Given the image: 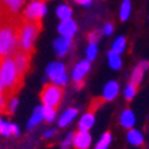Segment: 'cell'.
Returning a JSON list of instances; mask_svg holds the SVG:
<instances>
[{"mask_svg": "<svg viewBox=\"0 0 149 149\" xmlns=\"http://www.w3.org/2000/svg\"><path fill=\"white\" fill-rule=\"evenodd\" d=\"M102 32H104L105 35H111L112 32H113V25L112 24H105L104 25V31Z\"/></svg>", "mask_w": 149, "mask_h": 149, "instance_id": "cell-30", "label": "cell"}, {"mask_svg": "<svg viewBox=\"0 0 149 149\" xmlns=\"http://www.w3.org/2000/svg\"><path fill=\"white\" fill-rule=\"evenodd\" d=\"M134 123H136L134 113L130 111V109H125V111L121 113V116H120V124L123 125L124 128L130 129V128H133Z\"/></svg>", "mask_w": 149, "mask_h": 149, "instance_id": "cell-14", "label": "cell"}, {"mask_svg": "<svg viewBox=\"0 0 149 149\" xmlns=\"http://www.w3.org/2000/svg\"><path fill=\"white\" fill-rule=\"evenodd\" d=\"M71 43L72 39H67V37H57L53 43V47H55V51L57 53V56L63 57L65 53L68 52V49L71 48Z\"/></svg>", "mask_w": 149, "mask_h": 149, "instance_id": "cell-10", "label": "cell"}, {"mask_svg": "<svg viewBox=\"0 0 149 149\" xmlns=\"http://www.w3.org/2000/svg\"><path fill=\"white\" fill-rule=\"evenodd\" d=\"M73 134H74V133H68V136H67L64 140H63V143H61V149H69V146L72 145Z\"/></svg>", "mask_w": 149, "mask_h": 149, "instance_id": "cell-27", "label": "cell"}, {"mask_svg": "<svg viewBox=\"0 0 149 149\" xmlns=\"http://www.w3.org/2000/svg\"><path fill=\"white\" fill-rule=\"evenodd\" d=\"M111 141H112V134L111 132H105V133L101 136V139L97 141L96 146L95 149H108L109 145H111Z\"/></svg>", "mask_w": 149, "mask_h": 149, "instance_id": "cell-19", "label": "cell"}, {"mask_svg": "<svg viewBox=\"0 0 149 149\" xmlns=\"http://www.w3.org/2000/svg\"><path fill=\"white\" fill-rule=\"evenodd\" d=\"M127 139H128V143L134 146H139L144 143L143 133L137 129H129V132H128V134H127Z\"/></svg>", "mask_w": 149, "mask_h": 149, "instance_id": "cell-16", "label": "cell"}, {"mask_svg": "<svg viewBox=\"0 0 149 149\" xmlns=\"http://www.w3.org/2000/svg\"><path fill=\"white\" fill-rule=\"evenodd\" d=\"M45 12H47L45 3L39 1V0H33L25 8L24 13H23V17L25 20H29V22H41V19L45 15Z\"/></svg>", "mask_w": 149, "mask_h": 149, "instance_id": "cell-6", "label": "cell"}, {"mask_svg": "<svg viewBox=\"0 0 149 149\" xmlns=\"http://www.w3.org/2000/svg\"><path fill=\"white\" fill-rule=\"evenodd\" d=\"M41 120H43V107H36L31 118H29V121H28L27 128L28 129H32V128H35L36 125L40 124Z\"/></svg>", "mask_w": 149, "mask_h": 149, "instance_id": "cell-17", "label": "cell"}, {"mask_svg": "<svg viewBox=\"0 0 149 149\" xmlns=\"http://www.w3.org/2000/svg\"><path fill=\"white\" fill-rule=\"evenodd\" d=\"M100 36H101V32L100 31H93L88 35V40H89L91 44H96V41L100 39Z\"/></svg>", "mask_w": 149, "mask_h": 149, "instance_id": "cell-28", "label": "cell"}, {"mask_svg": "<svg viewBox=\"0 0 149 149\" xmlns=\"http://www.w3.org/2000/svg\"><path fill=\"white\" fill-rule=\"evenodd\" d=\"M71 16H72V8L69 6L63 4V6H60L59 8H57V17H59L61 22H64V20H69Z\"/></svg>", "mask_w": 149, "mask_h": 149, "instance_id": "cell-18", "label": "cell"}, {"mask_svg": "<svg viewBox=\"0 0 149 149\" xmlns=\"http://www.w3.org/2000/svg\"><path fill=\"white\" fill-rule=\"evenodd\" d=\"M56 117V109L49 108V107H43V120L47 123H52Z\"/></svg>", "mask_w": 149, "mask_h": 149, "instance_id": "cell-23", "label": "cell"}, {"mask_svg": "<svg viewBox=\"0 0 149 149\" xmlns=\"http://www.w3.org/2000/svg\"><path fill=\"white\" fill-rule=\"evenodd\" d=\"M59 32L63 37H67V39H72V36L74 35V32L77 31V25L73 20H64L59 24Z\"/></svg>", "mask_w": 149, "mask_h": 149, "instance_id": "cell-9", "label": "cell"}, {"mask_svg": "<svg viewBox=\"0 0 149 149\" xmlns=\"http://www.w3.org/2000/svg\"><path fill=\"white\" fill-rule=\"evenodd\" d=\"M63 92L61 87H57L52 83H48L43 87L40 92V100L44 107H49V108H57L63 101Z\"/></svg>", "mask_w": 149, "mask_h": 149, "instance_id": "cell-3", "label": "cell"}, {"mask_svg": "<svg viewBox=\"0 0 149 149\" xmlns=\"http://www.w3.org/2000/svg\"><path fill=\"white\" fill-rule=\"evenodd\" d=\"M39 1H43V3H45V0H39Z\"/></svg>", "mask_w": 149, "mask_h": 149, "instance_id": "cell-35", "label": "cell"}, {"mask_svg": "<svg viewBox=\"0 0 149 149\" xmlns=\"http://www.w3.org/2000/svg\"><path fill=\"white\" fill-rule=\"evenodd\" d=\"M43 24L41 22H29L24 17H17L15 24L16 39H17V48L24 52H35L33 43L39 36Z\"/></svg>", "mask_w": 149, "mask_h": 149, "instance_id": "cell-1", "label": "cell"}, {"mask_svg": "<svg viewBox=\"0 0 149 149\" xmlns=\"http://www.w3.org/2000/svg\"><path fill=\"white\" fill-rule=\"evenodd\" d=\"M118 93V84L116 81H109L105 87H104V91H102V100L104 101H112V100L115 99L117 96Z\"/></svg>", "mask_w": 149, "mask_h": 149, "instance_id": "cell-12", "label": "cell"}, {"mask_svg": "<svg viewBox=\"0 0 149 149\" xmlns=\"http://www.w3.org/2000/svg\"><path fill=\"white\" fill-rule=\"evenodd\" d=\"M96 53H97L96 44H89V47H88V49H87L88 61H91V60H95V57H96Z\"/></svg>", "mask_w": 149, "mask_h": 149, "instance_id": "cell-25", "label": "cell"}, {"mask_svg": "<svg viewBox=\"0 0 149 149\" xmlns=\"http://www.w3.org/2000/svg\"><path fill=\"white\" fill-rule=\"evenodd\" d=\"M130 8H132L130 1H129V0H124V1H123V4H121V8H120V20H121V22H125V20L129 17Z\"/></svg>", "mask_w": 149, "mask_h": 149, "instance_id": "cell-21", "label": "cell"}, {"mask_svg": "<svg viewBox=\"0 0 149 149\" xmlns=\"http://www.w3.org/2000/svg\"><path fill=\"white\" fill-rule=\"evenodd\" d=\"M3 124H4V121L0 118V129H1V127H3Z\"/></svg>", "mask_w": 149, "mask_h": 149, "instance_id": "cell-34", "label": "cell"}, {"mask_svg": "<svg viewBox=\"0 0 149 149\" xmlns=\"http://www.w3.org/2000/svg\"><path fill=\"white\" fill-rule=\"evenodd\" d=\"M12 134H13V136H16V137H17L19 134H20V133H19V128H17V125H15V124H12Z\"/></svg>", "mask_w": 149, "mask_h": 149, "instance_id": "cell-33", "label": "cell"}, {"mask_svg": "<svg viewBox=\"0 0 149 149\" xmlns=\"http://www.w3.org/2000/svg\"><path fill=\"white\" fill-rule=\"evenodd\" d=\"M0 81L4 85L8 97H13L22 88L24 79L20 77L16 71L15 63L11 57H4L0 61Z\"/></svg>", "mask_w": 149, "mask_h": 149, "instance_id": "cell-2", "label": "cell"}, {"mask_svg": "<svg viewBox=\"0 0 149 149\" xmlns=\"http://www.w3.org/2000/svg\"><path fill=\"white\" fill-rule=\"evenodd\" d=\"M93 124H95V112L88 111L87 113H84L83 117L79 121V129L88 132L93 127Z\"/></svg>", "mask_w": 149, "mask_h": 149, "instance_id": "cell-13", "label": "cell"}, {"mask_svg": "<svg viewBox=\"0 0 149 149\" xmlns=\"http://www.w3.org/2000/svg\"><path fill=\"white\" fill-rule=\"evenodd\" d=\"M77 116V109L76 108H69L61 115V117L59 118V127L64 128L67 125H69L73 121V118Z\"/></svg>", "mask_w": 149, "mask_h": 149, "instance_id": "cell-15", "label": "cell"}, {"mask_svg": "<svg viewBox=\"0 0 149 149\" xmlns=\"http://www.w3.org/2000/svg\"><path fill=\"white\" fill-rule=\"evenodd\" d=\"M136 93H137V87L129 83L127 85V88H125V91H124V96H125V99H127V101H130V100L134 97Z\"/></svg>", "mask_w": 149, "mask_h": 149, "instance_id": "cell-24", "label": "cell"}, {"mask_svg": "<svg viewBox=\"0 0 149 149\" xmlns=\"http://www.w3.org/2000/svg\"><path fill=\"white\" fill-rule=\"evenodd\" d=\"M92 143V136L89 132L85 130H79L77 133L73 134V140H72V145L74 149H88Z\"/></svg>", "mask_w": 149, "mask_h": 149, "instance_id": "cell-8", "label": "cell"}, {"mask_svg": "<svg viewBox=\"0 0 149 149\" xmlns=\"http://www.w3.org/2000/svg\"><path fill=\"white\" fill-rule=\"evenodd\" d=\"M104 102H105V101L102 100V97H97V99H95V100L92 101V104H91L89 111H91V112H95L100 105H101V104H104Z\"/></svg>", "mask_w": 149, "mask_h": 149, "instance_id": "cell-29", "label": "cell"}, {"mask_svg": "<svg viewBox=\"0 0 149 149\" xmlns=\"http://www.w3.org/2000/svg\"><path fill=\"white\" fill-rule=\"evenodd\" d=\"M108 60H109V65H111V68L113 69H120L121 68V57L120 55L115 53L113 51L108 53Z\"/></svg>", "mask_w": 149, "mask_h": 149, "instance_id": "cell-20", "label": "cell"}, {"mask_svg": "<svg viewBox=\"0 0 149 149\" xmlns=\"http://www.w3.org/2000/svg\"><path fill=\"white\" fill-rule=\"evenodd\" d=\"M73 1L77 4H81V6H89V4H92V0H73Z\"/></svg>", "mask_w": 149, "mask_h": 149, "instance_id": "cell-32", "label": "cell"}, {"mask_svg": "<svg viewBox=\"0 0 149 149\" xmlns=\"http://www.w3.org/2000/svg\"><path fill=\"white\" fill-rule=\"evenodd\" d=\"M148 68H149V61L140 63L136 68L133 69V73H132V77H130V84H133V85L137 87V85L141 83V80H143L144 72H145Z\"/></svg>", "mask_w": 149, "mask_h": 149, "instance_id": "cell-11", "label": "cell"}, {"mask_svg": "<svg viewBox=\"0 0 149 149\" xmlns=\"http://www.w3.org/2000/svg\"><path fill=\"white\" fill-rule=\"evenodd\" d=\"M56 134V130L55 129H49V130H45V133H44V139H51L52 136Z\"/></svg>", "mask_w": 149, "mask_h": 149, "instance_id": "cell-31", "label": "cell"}, {"mask_svg": "<svg viewBox=\"0 0 149 149\" xmlns=\"http://www.w3.org/2000/svg\"><path fill=\"white\" fill-rule=\"evenodd\" d=\"M47 76L49 77L52 84L57 87H63L68 81V77L65 74V67L63 63H51L47 68Z\"/></svg>", "mask_w": 149, "mask_h": 149, "instance_id": "cell-5", "label": "cell"}, {"mask_svg": "<svg viewBox=\"0 0 149 149\" xmlns=\"http://www.w3.org/2000/svg\"><path fill=\"white\" fill-rule=\"evenodd\" d=\"M0 134H3V136H11V134H12V124L4 123L1 129H0Z\"/></svg>", "mask_w": 149, "mask_h": 149, "instance_id": "cell-26", "label": "cell"}, {"mask_svg": "<svg viewBox=\"0 0 149 149\" xmlns=\"http://www.w3.org/2000/svg\"><path fill=\"white\" fill-rule=\"evenodd\" d=\"M91 69V63L88 60H84V61H80L76 67L73 68V73H72V77H73V81L76 84V88L77 89H81L84 85V77L85 74L88 73V71Z\"/></svg>", "mask_w": 149, "mask_h": 149, "instance_id": "cell-7", "label": "cell"}, {"mask_svg": "<svg viewBox=\"0 0 149 149\" xmlns=\"http://www.w3.org/2000/svg\"><path fill=\"white\" fill-rule=\"evenodd\" d=\"M125 43H127V40H125V37L120 36L116 39V41L113 43V45H112V51L115 53H117V55H120L123 51H124L125 48Z\"/></svg>", "mask_w": 149, "mask_h": 149, "instance_id": "cell-22", "label": "cell"}, {"mask_svg": "<svg viewBox=\"0 0 149 149\" xmlns=\"http://www.w3.org/2000/svg\"><path fill=\"white\" fill-rule=\"evenodd\" d=\"M32 55L31 52H24L22 49H16L15 52L11 55V59L13 60L16 67V71H17L19 76L24 79V74L28 72L29 67H31V60H32Z\"/></svg>", "mask_w": 149, "mask_h": 149, "instance_id": "cell-4", "label": "cell"}]
</instances>
